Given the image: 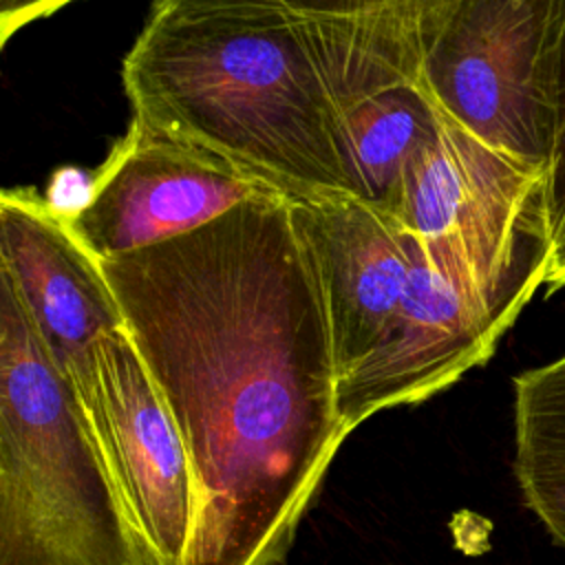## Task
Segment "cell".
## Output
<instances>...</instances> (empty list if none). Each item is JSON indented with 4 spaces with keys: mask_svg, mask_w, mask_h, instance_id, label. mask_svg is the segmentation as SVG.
Masks as SVG:
<instances>
[{
    "mask_svg": "<svg viewBox=\"0 0 565 565\" xmlns=\"http://www.w3.org/2000/svg\"><path fill=\"white\" fill-rule=\"evenodd\" d=\"M102 265L190 457L196 514L181 565H280L349 435L294 201L256 196Z\"/></svg>",
    "mask_w": 565,
    "mask_h": 565,
    "instance_id": "1",
    "label": "cell"
},
{
    "mask_svg": "<svg viewBox=\"0 0 565 565\" xmlns=\"http://www.w3.org/2000/svg\"><path fill=\"white\" fill-rule=\"evenodd\" d=\"M439 2L324 18L150 11L124 88L132 115L291 201H355L342 115L422 77Z\"/></svg>",
    "mask_w": 565,
    "mask_h": 565,
    "instance_id": "2",
    "label": "cell"
},
{
    "mask_svg": "<svg viewBox=\"0 0 565 565\" xmlns=\"http://www.w3.org/2000/svg\"><path fill=\"white\" fill-rule=\"evenodd\" d=\"M0 565H163L18 285L0 269Z\"/></svg>",
    "mask_w": 565,
    "mask_h": 565,
    "instance_id": "3",
    "label": "cell"
},
{
    "mask_svg": "<svg viewBox=\"0 0 565 565\" xmlns=\"http://www.w3.org/2000/svg\"><path fill=\"white\" fill-rule=\"evenodd\" d=\"M565 0H441L422 62L437 106L547 177Z\"/></svg>",
    "mask_w": 565,
    "mask_h": 565,
    "instance_id": "4",
    "label": "cell"
},
{
    "mask_svg": "<svg viewBox=\"0 0 565 565\" xmlns=\"http://www.w3.org/2000/svg\"><path fill=\"white\" fill-rule=\"evenodd\" d=\"M408 238V289L373 351L338 382L347 433L380 411L419 404L486 364L552 263L541 258L486 278L452 252Z\"/></svg>",
    "mask_w": 565,
    "mask_h": 565,
    "instance_id": "5",
    "label": "cell"
},
{
    "mask_svg": "<svg viewBox=\"0 0 565 565\" xmlns=\"http://www.w3.org/2000/svg\"><path fill=\"white\" fill-rule=\"evenodd\" d=\"M95 179V199L71 227L99 260L168 243L243 201L280 194L137 115Z\"/></svg>",
    "mask_w": 565,
    "mask_h": 565,
    "instance_id": "6",
    "label": "cell"
},
{
    "mask_svg": "<svg viewBox=\"0 0 565 565\" xmlns=\"http://www.w3.org/2000/svg\"><path fill=\"white\" fill-rule=\"evenodd\" d=\"M79 402L137 525L163 565H181L194 530V475L179 428L126 329L95 342Z\"/></svg>",
    "mask_w": 565,
    "mask_h": 565,
    "instance_id": "7",
    "label": "cell"
},
{
    "mask_svg": "<svg viewBox=\"0 0 565 565\" xmlns=\"http://www.w3.org/2000/svg\"><path fill=\"white\" fill-rule=\"evenodd\" d=\"M0 269L18 285L77 397L99 338L126 329L102 260L31 190L0 194Z\"/></svg>",
    "mask_w": 565,
    "mask_h": 565,
    "instance_id": "8",
    "label": "cell"
},
{
    "mask_svg": "<svg viewBox=\"0 0 565 565\" xmlns=\"http://www.w3.org/2000/svg\"><path fill=\"white\" fill-rule=\"evenodd\" d=\"M322 282L338 382L380 342L413 274V245L358 201H294Z\"/></svg>",
    "mask_w": 565,
    "mask_h": 565,
    "instance_id": "9",
    "label": "cell"
},
{
    "mask_svg": "<svg viewBox=\"0 0 565 565\" xmlns=\"http://www.w3.org/2000/svg\"><path fill=\"white\" fill-rule=\"evenodd\" d=\"M441 108L422 77L371 93L342 115L353 199L391 216L408 168L439 128Z\"/></svg>",
    "mask_w": 565,
    "mask_h": 565,
    "instance_id": "10",
    "label": "cell"
},
{
    "mask_svg": "<svg viewBox=\"0 0 565 565\" xmlns=\"http://www.w3.org/2000/svg\"><path fill=\"white\" fill-rule=\"evenodd\" d=\"M512 384L519 492L565 550V355L519 373Z\"/></svg>",
    "mask_w": 565,
    "mask_h": 565,
    "instance_id": "11",
    "label": "cell"
},
{
    "mask_svg": "<svg viewBox=\"0 0 565 565\" xmlns=\"http://www.w3.org/2000/svg\"><path fill=\"white\" fill-rule=\"evenodd\" d=\"M422 0H154L152 11H221L271 18L362 15L406 7Z\"/></svg>",
    "mask_w": 565,
    "mask_h": 565,
    "instance_id": "12",
    "label": "cell"
},
{
    "mask_svg": "<svg viewBox=\"0 0 565 565\" xmlns=\"http://www.w3.org/2000/svg\"><path fill=\"white\" fill-rule=\"evenodd\" d=\"M547 216L554 247L565 243V33L558 53V73H556V132L552 161L547 170Z\"/></svg>",
    "mask_w": 565,
    "mask_h": 565,
    "instance_id": "13",
    "label": "cell"
},
{
    "mask_svg": "<svg viewBox=\"0 0 565 565\" xmlns=\"http://www.w3.org/2000/svg\"><path fill=\"white\" fill-rule=\"evenodd\" d=\"M95 190H97L95 172H88L75 166H64L51 174L49 188L42 199L53 214L71 223L93 203Z\"/></svg>",
    "mask_w": 565,
    "mask_h": 565,
    "instance_id": "14",
    "label": "cell"
},
{
    "mask_svg": "<svg viewBox=\"0 0 565 565\" xmlns=\"http://www.w3.org/2000/svg\"><path fill=\"white\" fill-rule=\"evenodd\" d=\"M73 0H0V44L4 46L13 33L60 11Z\"/></svg>",
    "mask_w": 565,
    "mask_h": 565,
    "instance_id": "15",
    "label": "cell"
},
{
    "mask_svg": "<svg viewBox=\"0 0 565 565\" xmlns=\"http://www.w3.org/2000/svg\"><path fill=\"white\" fill-rule=\"evenodd\" d=\"M543 285H547L550 291L565 287V243L554 247V256H552V263H550Z\"/></svg>",
    "mask_w": 565,
    "mask_h": 565,
    "instance_id": "16",
    "label": "cell"
}]
</instances>
